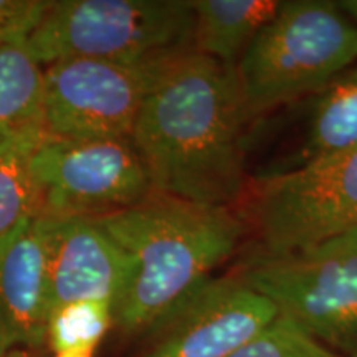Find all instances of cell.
<instances>
[{
  "label": "cell",
  "instance_id": "obj_3",
  "mask_svg": "<svg viewBox=\"0 0 357 357\" xmlns=\"http://www.w3.org/2000/svg\"><path fill=\"white\" fill-rule=\"evenodd\" d=\"M354 63L357 25L337 2L283 0L234 68L247 123L323 91Z\"/></svg>",
  "mask_w": 357,
  "mask_h": 357
},
{
  "label": "cell",
  "instance_id": "obj_9",
  "mask_svg": "<svg viewBox=\"0 0 357 357\" xmlns=\"http://www.w3.org/2000/svg\"><path fill=\"white\" fill-rule=\"evenodd\" d=\"M276 316L238 273L212 276L149 333L146 357H230Z\"/></svg>",
  "mask_w": 357,
  "mask_h": 357
},
{
  "label": "cell",
  "instance_id": "obj_18",
  "mask_svg": "<svg viewBox=\"0 0 357 357\" xmlns=\"http://www.w3.org/2000/svg\"><path fill=\"white\" fill-rule=\"evenodd\" d=\"M52 6L48 0H0V48L29 40Z\"/></svg>",
  "mask_w": 357,
  "mask_h": 357
},
{
  "label": "cell",
  "instance_id": "obj_1",
  "mask_svg": "<svg viewBox=\"0 0 357 357\" xmlns=\"http://www.w3.org/2000/svg\"><path fill=\"white\" fill-rule=\"evenodd\" d=\"M247 126L234 68L189 52L162 70L137 114L131 141L151 192L234 208L250 185Z\"/></svg>",
  "mask_w": 357,
  "mask_h": 357
},
{
  "label": "cell",
  "instance_id": "obj_16",
  "mask_svg": "<svg viewBox=\"0 0 357 357\" xmlns=\"http://www.w3.org/2000/svg\"><path fill=\"white\" fill-rule=\"evenodd\" d=\"M42 215V192L30 169V154L0 158V242L26 220Z\"/></svg>",
  "mask_w": 357,
  "mask_h": 357
},
{
  "label": "cell",
  "instance_id": "obj_7",
  "mask_svg": "<svg viewBox=\"0 0 357 357\" xmlns=\"http://www.w3.org/2000/svg\"><path fill=\"white\" fill-rule=\"evenodd\" d=\"M40 217L100 218L141 202L151 184L131 139L48 136L30 154Z\"/></svg>",
  "mask_w": 357,
  "mask_h": 357
},
{
  "label": "cell",
  "instance_id": "obj_6",
  "mask_svg": "<svg viewBox=\"0 0 357 357\" xmlns=\"http://www.w3.org/2000/svg\"><path fill=\"white\" fill-rule=\"evenodd\" d=\"M266 255H284L357 229V146L248 185Z\"/></svg>",
  "mask_w": 357,
  "mask_h": 357
},
{
  "label": "cell",
  "instance_id": "obj_17",
  "mask_svg": "<svg viewBox=\"0 0 357 357\" xmlns=\"http://www.w3.org/2000/svg\"><path fill=\"white\" fill-rule=\"evenodd\" d=\"M230 357H344L280 314Z\"/></svg>",
  "mask_w": 357,
  "mask_h": 357
},
{
  "label": "cell",
  "instance_id": "obj_11",
  "mask_svg": "<svg viewBox=\"0 0 357 357\" xmlns=\"http://www.w3.org/2000/svg\"><path fill=\"white\" fill-rule=\"evenodd\" d=\"M48 278L40 217L0 242V357L47 341Z\"/></svg>",
  "mask_w": 357,
  "mask_h": 357
},
{
  "label": "cell",
  "instance_id": "obj_14",
  "mask_svg": "<svg viewBox=\"0 0 357 357\" xmlns=\"http://www.w3.org/2000/svg\"><path fill=\"white\" fill-rule=\"evenodd\" d=\"M318 95L298 166L357 146V63L342 71Z\"/></svg>",
  "mask_w": 357,
  "mask_h": 357
},
{
  "label": "cell",
  "instance_id": "obj_19",
  "mask_svg": "<svg viewBox=\"0 0 357 357\" xmlns=\"http://www.w3.org/2000/svg\"><path fill=\"white\" fill-rule=\"evenodd\" d=\"M53 357H93V354H55Z\"/></svg>",
  "mask_w": 357,
  "mask_h": 357
},
{
  "label": "cell",
  "instance_id": "obj_4",
  "mask_svg": "<svg viewBox=\"0 0 357 357\" xmlns=\"http://www.w3.org/2000/svg\"><path fill=\"white\" fill-rule=\"evenodd\" d=\"M192 37V0H61L26 45L47 66L68 58L151 65L194 52Z\"/></svg>",
  "mask_w": 357,
  "mask_h": 357
},
{
  "label": "cell",
  "instance_id": "obj_13",
  "mask_svg": "<svg viewBox=\"0 0 357 357\" xmlns=\"http://www.w3.org/2000/svg\"><path fill=\"white\" fill-rule=\"evenodd\" d=\"M281 6L283 0H192V48L235 68L248 45Z\"/></svg>",
  "mask_w": 357,
  "mask_h": 357
},
{
  "label": "cell",
  "instance_id": "obj_12",
  "mask_svg": "<svg viewBox=\"0 0 357 357\" xmlns=\"http://www.w3.org/2000/svg\"><path fill=\"white\" fill-rule=\"evenodd\" d=\"M26 42L0 48V158L32 154L48 137L43 70Z\"/></svg>",
  "mask_w": 357,
  "mask_h": 357
},
{
  "label": "cell",
  "instance_id": "obj_8",
  "mask_svg": "<svg viewBox=\"0 0 357 357\" xmlns=\"http://www.w3.org/2000/svg\"><path fill=\"white\" fill-rule=\"evenodd\" d=\"M171 61L126 65L68 58L48 65L43 70L48 136L131 139L147 95Z\"/></svg>",
  "mask_w": 357,
  "mask_h": 357
},
{
  "label": "cell",
  "instance_id": "obj_2",
  "mask_svg": "<svg viewBox=\"0 0 357 357\" xmlns=\"http://www.w3.org/2000/svg\"><path fill=\"white\" fill-rule=\"evenodd\" d=\"M131 258V278L114 310L128 334H149L238 248L245 223L234 208L151 192L141 202L93 218Z\"/></svg>",
  "mask_w": 357,
  "mask_h": 357
},
{
  "label": "cell",
  "instance_id": "obj_5",
  "mask_svg": "<svg viewBox=\"0 0 357 357\" xmlns=\"http://www.w3.org/2000/svg\"><path fill=\"white\" fill-rule=\"evenodd\" d=\"M238 275L329 349L357 357V229L284 255L258 253Z\"/></svg>",
  "mask_w": 357,
  "mask_h": 357
},
{
  "label": "cell",
  "instance_id": "obj_10",
  "mask_svg": "<svg viewBox=\"0 0 357 357\" xmlns=\"http://www.w3.org/2000/svg\"><path fill=\"white\" fill-rule=\"evenodd\" d=\"M48 278V314L75 301L116 306L131 278L132 263L93 218L40 217Z\"/></svg>",
  "mask_w": 357,
  "mask_h": 357
},
{
  "label": "cell",
  "instance_id": "obj_15",
  "mask_svg": "<svg viewBox=\"0 0 357 357\" xmlns=\"http://www.w3.org/2000/svg\"><path fill=\"white\" fill-rule=\"evenodd\" d=\"M113 324L109 303H66L48 314L47 341L55 354H93Z\"/></svg>",
  "mask_w": 357,
  "mask_h": 357
}]
</instances>
